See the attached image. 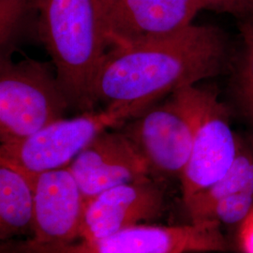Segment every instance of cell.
<instances>
[{
    "label": "cell",
    "mask_w": 253,
    "mask_h": 253,
    "mask_svg": "<svg viewBox=\"0 0 253 253\" xmlns=\"http://www.w3.org/2000/svg\"><path fill=\"white\" fill-rule=\"evenodd\" d=\"M229 56L225 34L212 26L192 25L172 36L114 47L96 75L93 101L134 118L166 95L222 73Z\"/></svg>",
    "instance_id": "6da1fadb"
},
{
    "label": "cell",
    "mask_w": 253,
    "mask_h": 253,
    "mask_svg": "<svg viewBox=\"0 0 253 253\" xmlns=\"http://www.w3.org/2000/svg\"><path fill=\"white\" fill-rule=\"evenodd\" d=\"M245 191L253 192V143L239 137L235 161L226 173L185 206L191 221L199 222L217 201Z\"/></svg>",
    "instance_id": "4fadbf2b"
},
{
    "label": "cell",
    "mask_w": 253,
    "mask_h": 253,
    "mask_svg": "<svg viewBox=\"0 0 253 253\" xmlns=\"http://www.w3.org/2000/svg\"><path fill=\"white\" fill-rule=\"evenodd\" d=\"M239 99L242 102L243 108L253 120V93H238Z\"/></svg>",
    "instance_id": "d6986e66"
},
{
    "label": "cell",
    "mask_w": 253,
    "mask_h": 253,
    "mask_svg": "<svg viewBox=\"0 0 253 253\" xmlns=\"http://www.w3.org/2000/svg\"><path fill=\"white\" fill-rule=\"evenodd\" d=\"M253 209V192L245 191L219 200L208 209L201 221L221 224L242 223Z\"/></svg>",
    "instance_id": "5bb4252c"
},
{
    "label": "cell",
    "mask_w": 253,
    "mask_h": 253,
    "mask_svg": "<svg viewBox=\"0 0 253 253\" xmlns=\"http://www.w3.org/2000/svg\"><path fill=\"white\" fill-rule=\"evenodd\" d=\"M35 198L29 178L17 169L0 164V239L32 235Z\"/></svg>",
    "instance_id": "7c38bea8"
},
{
    "label": "cell",
    "mask_w": 253,
    "mask_h": 253,
    "mask_svg": "<svg viewBox=\"0 0 253 253\" xmlns=\"http://www.w3.org/2000/svg\"><path fill=\"white\" fill-rule=\"evenodd\" d=\"M129 119L128 112L113 107L61 118L25 139L1 144L0 164L31 174L67 168L102 131L119 128Z\"/></svg>",
    "instance_id": "8992f818"
},
{
    "label": "cell",
    "mask_w": 253,
    "mask_h": 253,
    "mask_svg": "<svg viewBox=\"0 0 253 253\" xmlns=\"http://www.w3.org/2000/svg\"><path fill=\"white\" fill-rule=\"evenodd\" d=\"M25 174L35 198L33 234L28 239L42 245L74 242L79 238L86 200L73 173L67 167Z\"/></svg>",
    "instance_id": "9c48e42d"
},
{
    "label": "cell",
    "mask_w": 253,
    "mask_h": 253,
    "mask_svg": "<svg viewBox=\"0 0 253 253\" xmlns=\"http://www.w3.org/2000/svg\"><path fill=\"white\" fill-rule=\"evenodd\" d=\"M28 0H0V41L7 45L27 9Z\"/></svg>",
    "instance_id": "2e32d148"
},
{
    "label": "cell",
    "mask_w": 253,
    "mask_h": 253,
    "mask_svg": "<svg viewBox=\"0 0 253 253\" xmlns=\"http://www.w3.org/2000/svg\"><path fill=\"white\" fill-rule=\"evenodd\" d=\"M164 209L162 187L150 177L100 192L86 201L80 240H95L160 217Z\"/></svg>",
    "instance_id": "8fae6325"
},
{
    "label": "cell",
    "mask_w": 253,
    "mask_h": 253,
    "mask_svg": "<svg viewBox=\"0 0 253 253\" xmlns=\"http://www.w3.org/2000/svg\"><path fill=\"white\" fill-rule=\"evenodd\" d=\"M118 0H98L102 14H104L114 4H116Z\"/></svg>",
    "instance_id": "ffe728a7"
},
{
    "label": "cell",
    "mask_w": 253,
    "mask_h": 253,
    "mask_svg": "<svg viewBox=\"0 0 253 253\" xmlns=\"http://www.w3.org/2000/svg\"><path fill=\"white\" fill-rule=\"evenodd\" d=\"M39 35L70 104L95 105L92 88L110 46L98 0H35Z\"/></svg>",
    "instance_id": "7a4b0ae2"
},
{
    "label": "cell",
    "mask_w": 253,
    "mask_h": 253,
    "mask_svg": "<svg viewBox=\"0 0 253 253\" xmlns=\"http://www.w3.org/2000/svg\"><path fill=\"white\" fill-rule=\"evenodd\" d=\"M238 237L243 253H253V209L241 223Z\"/></svg>",
    "instance_id": "ac0fdd59"
},
{
    "label": "cell",
    "mask_w": 253,
    "mask_h": 253,
    "mask_svg": "<svg viewBox=\"0 0 253 253\" xmlns=\"http://www.w3.org/2000/svg\"><path fill=\"white\" fill-rule=\"evenodd\" d=\"M118 129L144 156L151 174L180 178L190 159L194 128L172 94L169 100L155 103Z\"/></svg>",
    "instance_id": "52a82bcc"
},
{
    "label": "cell",
    "mask_w": 253,
    "mask_h": 253,
    "mask_svg": "<svg viewBox=\"0 0 253 253\" xmlns=\"http://www.w3.org/2000/svg\"><path fill=\"white\" fill-rule=\"evenodd\" d=\"M205 0H118L103 14L109 44L127 47L172 36L192 26Z\"/></svg>",
    "instance_id": "ba28073f"
},
{
    "label": "cell",
    "mask_w": 253,
    "mask_h": 253,
    "mask_svg": "<svg viewBox=\"0 0 253 253\" xmlns=\"http://www.w3.org/2000/svg\"><path fill=\"white\" fill-rule=\"evenodd\" d=\"M243 55L237 76V93L253 94V19L239 21Z\"/></svg>",
    "instance_id": "9a60e30c"
},
{
    "label": "cell",
    "mask_w": 253,
    "mask_h": 253,
    "mask_svg": "<svg viewBox=\"0 0 253 253\" xmlns=\"http://www.w3.org/2000/svg\"><path fill=\"white\" fill-rule=\"evenodd\" d=\"M228 249L220 224L208 220L177 226L139 224L100 239L69 244L9 240L1 245V253H194Z\"/></svg>",
    "instance_id": "5b68a950"
},
{
    "label": "cell",
    "mask_w": 253,
    "mask_h": 253,
    "mask_svg": "<svg viewBox=\"0 0 253 253\" xmlns=\"http://www.w3.org/2000/svg\"><path fill=\"white\" fill-rule=\"evenodd\" d=\"M70 101L51 67L26 57L1 56L0 141L25 139L63 118Z\"/></svg>",
    "instance_id": "3957f363"
},
{
    "label": "cell",
    "mask_w": 253,
    "mask_h": 253,
    "mask_svg": "<svg viewBox=\"0 0 253 253\" xmlns=\"http://www.w3.org/2000/svg\"><path fill=\"white\" fill-rule=\"evenodd\" d=\"M172 95L194 128L190 159L180 177L186 205L226 173L235 161L239 136L232 129L227 107L215 89L195 84Z\"/></svg>",
    "instance_id": "277c9868"
},
{
    "label": "cell",
    "mask_w": 253,
    "mask_h": 253,
    "mask_svg": "<svg viewBox=\"0 0 253 253\" xmlns=\"http://www.w3.org/2000/svg\"><path fill=\"white\" fill-rule=\"evenodd\" d=\"M206 9L228 13L239 21L253 19V0H205Z\"/></svg>",
    "instance_id": "e0dca14e"
},
{
    "label": "cell",
    "mask_w": 253,
    "mask_h": 253,
    "mask_svg": "<svg viewBox=\"0 0 253 253\" xmlns=\"http://www.w3.org/2000/svg\"><path fill=\"white\" fill-rule=\"evenodd\" d=\"M68 169L86 201L104 190L151 175L144 156L119 129L102 131Z\"/></svg>",
    "instance_id": "30bf717a"
}]
</instances>
